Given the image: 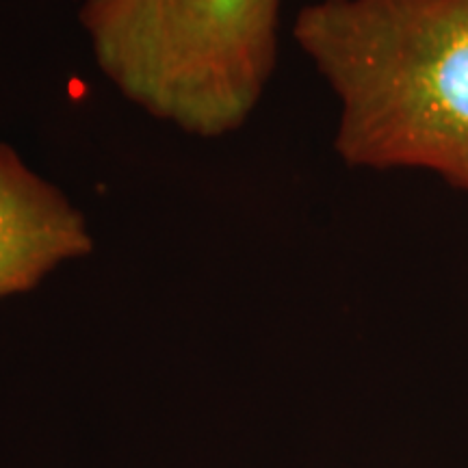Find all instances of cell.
<instances>
[{"label":"cell","instance_id":"6da1fadb","mask_svg":"<svg viewBox=\"0 0 468 468\" xmlns=\"http://www.w3.org/2000/svg\"><path fill=\"white\" fill-rule=\"evenodd\" d=\"M292 35L336 96L347 165L468 189V0H319Z\"/></svg>","mask_w":468,"mask_h":468},{"label":"cell","instance_id":"7a4b0ae2","mask_svg":"<svg viewBox=\"0 0 468 468\" xmlns=\"http://www.w3.org/2000/svg\"><path fill=\"white\" fill-rule=\"evenodd\" d=\"M79 22L124 101L197 139L241 131L276 68L280 0H83Z\"/></svg>","mask_w":468,"mask_h":468},{"label":"cell","instance_id":"3957f363","mask_svg":"<svg viewBox=\"0 0 468 468\" xmlns=\"http://www.w3.org/2000/svg\"><path fill=\"white\" fill-rule=\"evenodd\" d=\"M93 251L85 213L0 144V300L27 292Z\"/></svg>","mask_w":468,"mask_h":468}]
</instances>
